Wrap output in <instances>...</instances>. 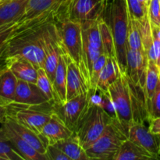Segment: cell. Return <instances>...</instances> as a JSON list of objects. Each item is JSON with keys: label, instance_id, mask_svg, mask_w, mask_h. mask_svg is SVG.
<instances>
[{"label": "cell", "instance_id": "obj_39", "mask_svg": "<svg viewBox=\"0 0 160 160\" xmlns=\"http://www.w3.org/2000/svg\"><path fill=\"white\" fill-rule=\"evenodd\" d=\"M152 31L153 33H154V34L160 39V28H159V29H153L152 28Z\"/></svg>", "mask_w": 160, "mask_h": 160}, {"label": "cell", "instance_id": "obj_16", "mask_svg": "<svg viewBox=\"0 0 160 160\" xmlns=\"http://www.w3.org/2000/svg\"><path fill=\"white\" fill-rule=\"evenodd\" d=\"M67 57L68 54L62 51L59 56V63L56 70L54 80L52 81L55 92V102L64 104L67 102Z\"/></svg>", "mask_w": 160, "mask_h": 160}, {"label": "cell", "instance_id": "obj_18", "mask_svg": "<svg viewBox=\"0 0 160 160\" xmlns=\"http://www.w3.org/2000/svg\"><path fill=\"white\" fill-rule=\"evenodd\" d=\"M28 0H2L0 2V26L23 18Z\"/></svg>", "mask_w": 160, "mask_h": 160}, {"label": "cell", "instance_id": "obj_1", "mask_svg": "<svg viewBox=\"0 0 160 160\" xmlns=\"http://www.w3.org/2000/svg\"><path fill=\"white\" fill-rule=\"evenodd\" d=\"M114 109V119L128 135L130 125L135 120L131 81L127 73L120 76L109 87L107 92Z\"/></svg>", "mask_w": 160, "mask_h": 160}, {"label": "cell", "instance_id": "obj_3", "mask_svg": "<svg viewBox=\"0 0 160 160\" xmlns=\"http://www.w3.org/2000/svg\"><path fill=\"white\" fill-rule=\"evenodd\" d=\"M110 23L114 37L117 62L121 73H127V52L129 10L127 0H112L109 7Z\"/></svg>", "mask_w": 160, "mask_h": 160}, {"label": "cell", "instance_id": "obj_27", "mask_svg": "<svg viewBox=\"0 0 160 160\" xmlns=\"http://www.w3.org/2000/svg\"><path fill=\"white\" fill-rule=\"evenodd\" d=\"M23 22H24V20L22 18L0 26V51L4 50L5 45L16 34Z\"/></svg>", "mask_w": 160, "mask_h": 160}, {"label": "cell", "instance_id": "obj_6", "mask_svg": "<svg viewBox=\"0 0 160 160\" xmlns=\"http://www.w3.org/2000/svg\"><path fill=\"white\" fill-rule=\"evenodd\" d=\"M91 98L92 92L90 91L68 100L64 104L53 102L52 110L70 130L74 131L90 105Z\"/></svg>", "mask_w": 160, "mask_h": 160}, {"label": "cell", "instance_id": "obj_5", "mask_svg": "<svg viewBox=\"0 0 160 160\" xmlns=\"http://www.w3.org/2000/svg\"><path fill=\"white\" fill-rule=\"evenodd\" d=\"M59 28L61 41L66 52L78 66L91 87L90 73L86 67L84 59L81 22L67 20L59 23Z\"/></svg>", "mask_w": 160, "mask_h": 160}, {"label": "cell", "instance_id": "obj_41", "mask_svg": "<svg viewBox=\"0 0 160 160\" xmlns=\"http://www.w3.org/2000/svg\"><path fill=\"white\" fill-rule=\"evenodd\" d=\"M146 1H147V5H148H148H149L150 2H151L152 0H146Z\"/></svg>", "mask_w": 160, "mask_h": 160}, {"label": "cell", "instance_id": "obj_20", "mask_svg": "<svg viewBox=\"0 0 160 160\" xmlns=\"http://www.w3.org/2000/svg\"><path fill=\"white\" fill-rule=\"evenodd\" d=\"M156 159L149 152L137 144L126 139L120 145L114 160H149Z\"/></svg>", "mask_w": 160, "mask_h": 160}, {"label": "cell", "instance_id": "obj_21", "mask_svg": "<svg viewBox=\"0 0 160 160\" xmlns=\"http://www.w3.org/2000/svg\"><path fill=\"white\" fill-rule=\"evenodd\" d=\"M120 73L121 72L117 59L108 57L98 79L97 91H99L102 94L107 93L109 87L118 78Z\"/></svg>", "mask_w": 160, "mask_h": 160}, {"label": "cell", "instance_id": "obj_13", "mask_svg": "<svg viewBox=\"0 0 160 160\" xmlns=\"http://www.w3.org/2000/svg\"><path fill=\"white\" fill-rule=\"evenodd\" d=\"M91 87L78 66L68 56L67 57V101L78 95L89 92Z\"/></svg>", "mask_w": 160, "mask_h": 160}, {"label": "cell", "instance_id": "obj_29", "mask_svg": "<svg viewBox=\"0 0 160 160\" xmlns=\"http://www.w3.org/2000/svg\"><path fill=\"white\" fill-rule=\"evenodd\" d=\"M108 56L106 54H102L97 59L95 62L94 63L92 67V72L90 74V83H91V92L92 95H95L97 92V84H98V79H99L100 74L104 67L105 64L106 63Z\"/></svg>", "mask_w": 160, "mask_h": 160}, {"label": "cell", "instance_id": "obj_10", "mask_svg": "<svg viewBox=\"0 0 160 160\" xmlns=\"http://www.w3.org/2000/svg\"><path fill=\"white\" fill-rule=\"evenodd\" d=\"M107 7V0H73L69 20L85 21L102 17Z\"/></svg>", "mask_w": 160, "mask_h": 160}, {"label": "cell", "instance_id": "obj_19", "mask_svg": "<svg viewBox=\"0 0 160 160\" xmlns=\"http://www.w3.org/2000/svg\"><path fill=\"white\" fill-rule=\"evenodd\" d=\"M17 81L12 71L3 65L0 70V104L10 106L13 103Z\"/></svg>", "mask_w": 160, "mask_h": 160}, {"label": "cell", "instance_id": "obj_38", "mask_svg": "<svg viewBox=\"0 0 160 160\" xmlns=\"http://www.w3.org/2000/svg\"><path fill=\"white\" fill-rule=\"evenodd\" d=\"M0 141H4V142H8V139L7 138H6V134H5V132L4 131H3V129L2 128H0Z\"/></svg>", "mask_w": 160, "mask_h": 160}, {"label": "cell", "instance_id": "obj_42", "mask_svg": "<svg viewBox=\"0 0 160 160\" xmlns=\"http://www.w3.org/2000/svg\"><path fill=\"white\" fill-rule=\"evenodd\" d=\"M159 4H160V0H159Z\"/></svg>", "mask_w": 160, "mask_h": 160}, {"label": "cell", "instance_id": "obj_9", "mask_svg": "<svg viewBox=\"0 0 160 160\" xmlns=\"http://www.w3.org/2000/svg\"><path fill=\"white\" fill-rule=\"evenodd\" d=\"M148 59L145 51L128 48L127 52V74L131 82L144 92Z\"/></svg>", "mask_w": 160, "mask_h": 160}, {"label": "cell", "instance_id": "obj_12", "mask_svg": "<svg viewBox=\"0 0 160 160\" xmlns=\"http://www.w3.org/2000/svg\"><path fill=\"white\" fill-rule=\"evenodd\" d=\"M73 135V131L70 130L62 120V119L53 111L48 123L44 126L40 136L48 145H54L58 142L69 138Z\"/></svg>", "mask_w": 160, "mask_h": 160}, {"label": "cell", "instance_id": "obj_2", "mask_svg": "<svg viewBox=\"0 0 160 160\" xmlns=\"http://www.w3.org/2000/svg\"><path fill=\"white\" fill-rule=\"evenodd\" d=\"M113 117L98 103L92 100L85 113L73 131L75 137L84 149L96 141L112 121Z\"/></svg>", "mask_w": 160, "mask_h": 160}, {"label": "cell", "instance_id": "obj_37", "mask_svg": "<svg viewBox=\"0 0 160 160\" xmlns=\"http://www.w3.org/2000/svg\"><path fill=\"white\" fill-rule=\"evenodd\" d=\"M10 106L0 104V123H2L11 112Z\"/></svg>", "mask_w": 160, "mask_h": 160}, {"label": "cell", "instance_id": "obj_31", "mask_svg": "<svg viewBox=\"0 0 160 160\" xmlns=\"http://www.w3.org/2000/svg\"><path fill=\"white\" fill-rule=\"evenodd\" d=\"M129 15L134 20H142L148 16V8L140 2L139 0H127Z\"/></svg>", "mask_w": 160, "mask_h": 160}, {"label": "cell", "instance_id": "obj_30", "mask_svg": "<svg viewBox=\"0 0 160 160\" xmlns=\"http://www.w3.org/2000/svg\"><path fill=\"white\" fill-rule=\"evenodd\" d=\"M148 120L160 117V76L152 98L146 106Z\"/></svg>", "mask_w": 160, "mask_h": 160}, {"label": "cell", "instance_id": "obj_17", "mask_svg": "<svg viewBox=\"0 0 160 160\" xmlns=\"http://www.w3.org/2000/svg\"><path fill=\"white\" fill-rule=\"evenodd\" d=\"M5 121L19 134L21 138H23L27 142L30 144L33 148H35L39 153L45 155L46 152V145L40 134L32 131L30 128L23 126V124L19 123L12 116L9 115L6 118ZM47 157V156H46ZM48 159V158H47Z\"/></svg>", "mask_w": 160, "mask_h": 160}, {"label": "cell", "instance_id": "obj_25", "mask_svg": "<svg viewBox=\"0 0 160 160\" xmlns=\"http://www.w3.org/2000/svg\"><path fill=\"white\" fill-rule=\"evenodd\" d=\"M160 76V68L157 64L153 61L148 60V69H147L146 79H145V88H144V95H145V105L149 103L150 100L152 98L156 88L157 86Z\"/></svg>", "mask_w": 160, "mask_h": 160}, {"label": "cell", "instance_id": "obj_43", "mask_svg": "<svg viewBox=\"0 0 160 160\" xmlns=\"http://www.w3.org/2000/svg\"><path fill=\"white\" fill-rule=\"evenodd\" d=\"M2 0H0V2H2Z\"/></svg>", "mask_w": 160, "mask_h": 160}, {"label": "cell", "instance_id": "obj_40", "mask_svg": "<svg viewBox=\"0 0 160 160\" xmlns=\"http://www.w3.org/2000/svg\"><path fill=\"white\" fill-rule=\"evenodd\" d=\"M139 1H140V2L142 3V4L143 5V6H145V7L148 8V5H147V1H146V0H139Z\"/></svg>", "mask_w": 160, "mask_h": 160}, {"label": "cell", "instance_id": "obj_36", "mask_svg": "<svg viewBox=\"0 0 160 160\" xmlns=\"http://www.w3.org/2000/svg\"><path fill=\"white\" fill-rule=\"evenodd\" d=\"M150 125L148 127L150 131L153 134H160V117L157 118L152 119L149 120Z\"/></svg>", "mask_w": 160, "mask_h": 160}, {"label": "cell", "instance_id": "obj_7", "mask_svg": "<svg viewBox=\"0 0 160 160\" xmlns=\"http://www.w3.org/2000/svg\"><path fill=\"white\" fill-rule=\"evenodd\" d=\"M128 138L149 152L156 159L160 156V134L151 132L141 121L134 120L130 125Z\"/></svg>", "mask_w": 160, "mask_h": 160}, {"label": "cell", "instance_id": "obj_24", "mask_svg": "<svg viewBox=\"0 0 160 160\" xmlns=\"http://www.w3.org/2000/svg\"><path fill=\"white\" fill-rule=\"evenodd\" d=\"M98 23H99V29L100 32H101V38L104 54H106L108 57L116 59L117 60L115 41H114L112 29H111L109 23L106 21L104 17H102L99 19Z\"/></svg>", "mask_w": 160, "mask_h": 160}, {"label": "cell", "instance_id": "obj_23", "mask_svg": "<svg viewBox=\"0 0 160 160\" xmlns=\"http://www.w3.org/2000/svg\"><path fill=\"white\" fill-rule=\"evenodd\" d=\"M54 145H57L70 160H90L85 149L78 142L74 134L72 137L59 141Z\"/></svg>", "mask_w": 160, "mask_h": 160}, {"label": "cell", "instance_id": "obj_22", "mask_svg": "<svg viewBox=\"0 0 160 160\" xmlns=\"http://www.w3.org/2000/svg\"><path fill=\"white\" fill-rule=\"evenodd\" d=\"M67 0H28L23 19L31 20L52 9H59Z\"/></svg>", "mask_w": 160, "mask_h": 160}, {"label": "cell", "instance_id": "obj_28", "mask_svg": "<svg viewBox=\"0 0 160 160\" xmlns=\"http://www.w3.org/2000/svg\"><path fill=\"white\" fill-rule=\"evenodd\" d=\"M37 85L40 88L41 90L47 95L48 99L51 102H55V92L53 89L52 82L48 78V74L45 72L43 67L38 68V78Z\"/></svg>", "mask_w": 160, "mask_h": 160}, {"label": "cell", "instance_id": "obj_14", "mask_svg": "<svg viewBox=\"0 0 160 160\" xmlns=\"http://www.w3.org/2000/svg\"><path fill=\"white\" fill-rule=\"evenodd\" d=\"M3 65L12 71L18 80L37 83L38 69L28 59L20 56L3 57Z\"/></svg>", "mask_w": 160, "mask_h": 160}, {"label": "cell", "instance_id": "obj_4", "mask_svg": "<svg viewBox=\"0 0 160 160\" xmlns=\"http://www.w3.org/2000/svg\"><path fill=\"white\" fill-rule=\"evenodd\" d=\"M128 139L126 133L121 127L112 119L102 134L85 151L91 159H113L123 142Z\"/></svg>", "mask_w": 160, "mask_h": 160}, {"label": "cell", "instance_id": "obj_35", "mask_svg": "<svg viewBox=\"0 0 160 160\" xmlns=\"http://www.w3.org/2000/svg\"><path fill=\"white\" fill-rule=\"evenodd\" d=\"M153 45L156 56V62L160 68V39L153 33Z\"/></svg>", "mask_w": 160, "mask_h": 160}, {"label": "cell", "instance_id": "obj_8", "mask_svg": "<svg viewBox=\"0 0 160 160\" xmlns=\"http://www.w3.org/2000/svg\"><path fill=\"white\" fill-rule=\"evenodd\" d=\"M52 102L35 83L18 80L13 103L22 106H40Z\"/></svg>", "mask_w": 160, "mask_h": 160}, {"label": "cell", "instance_id": "obj_33", "mask_svg": "<svg viewBox=\"0 0 160 160\" xmlns=\"http://www.w3.org/2000/svg\"><path fill=\"white\" fill-rule=\"evenodd\" d=\"M148 15L152 28H160V4L159 0H152L148 6Z\"/></svg>", "mask_w": 160, "mask_h": 160}, {"label": "cell", "instance_id": "obj_11", "mask_svg": "<svg viewBox=\"0 0 160 160\" xmlns=\"http://www.w3.org/2000/svg\"><path fill=\"white\" fill-rule=\"evenodd\" d=\"M52 112V107L49 111H42L34 109L33 106H23L11 112L9 115L12 116L23 126L40 134L42 128L51 118Z\"/></svg>", "mask_w": 160, "mask_h": 160}, {"label": "cell", "instance_id": "obj_34", "mask_svg": "<svg viewBox=\"0 0 160 160\" xmlns=\"http://www.w3.org/2000/svg\"><path fill=\"white\" fill-rule=\"evenodd\" d=\"M45 156L48 158V160H70V158L56 145H47Z\"/></svg>", "mask_w": 160, "mask_h": 160}, {"label": "cell", "instance_id": "obj_15", "mask_svg": "<svg viewBox=\"0 0 160 160\" xmlns=\"http://www.w3.org/2000/svg\"><path fill=\"white\" fill-rule=\"evenodd\" d=\"M2 128L4 131L8 142L25 160H48L46 156L39 153L23 138L20 137L5 120L2 123Z\"/></svg>", "mask_w": 160, "mask_h": 160}, {"label": "cell", "instance_id": "obj_26", "mask_svg": "<svg viewBox=\"0 0 160 160\" xmlns=\"http://www.w3.org/2000/svg\"><path fill=\"white\" fill-rule=\"evenodd\" d=\"M128 48L131 49L145 51L135 20L131 18V17L129 18V27H128Z\"/></svg>", "mask_w": 160, "mask_h": 160}, {"label": "cell", "instance_id": "obj_32", "mask_svg": "<svg viewBox=\"0 0 160 160\" xmlns=\"http://www.w3.org/2000/svg\"><path fill=\"white\" fill-rule=\"evenodd\" d=\"M0 160H25L9 142L0 141Z\"/></svg>", "mask_w": 160, "mask_h": 160}]
</instances>
